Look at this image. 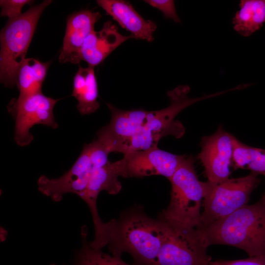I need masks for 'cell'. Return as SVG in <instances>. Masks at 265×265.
I'll use <instances>...</instances> for the list:
<instances>
[{
	"instance_id": "6da1fadb",
	"label": "cell",
	"mask_w": 265,
	"mask_h": 265,
	"mask_svg": "<svg viewBox=\"0 0 265 265\" xmlns=\"http://www.w3.org/2000/svg\"><path fill=\"white\" fill-rule=\"evenodd\" d=\"M107 245L114 256L128 253L136 265H155L166 226L134 205L122 212L117 219L106 222Z\"/></svg>"
},
{
	"instance_id": "7a4b0ae2",
	"label": "cell",
	"mask_w": 265,
	"mask_h": 265,
	"mask_svg": "<svg viewBox=\"0 0 265 265\" xmlns=\"http://www.w3.org/2000/svg\"><path fill=\"white\" fill-rule=\"evenodd\" d=\"M201 229L210 246L239 248L249 257L265 255V205L260 200Z\"/></svg>"
},
{
	"instance_id": "3957f363",
	"label": "cell",
	"mask_w": 265,
	"mask_h": 265,
	"mask_svg": "<svg viewBox=\"0 0 265 265\" xmlns=\"http://www.w3.org/2000/svg\"><path fill=\"white\" fill-rule=\"evenodd\" d=\"M194 163L192 156L186 157L169 180L170 202L158 216L168 226L197 228L200 225L202 202L213 184L199 180Z\"/></svg>"
},
{
	"instance_id": "277c9868",
	"label": "cell",
	"mask_w": 265,
	"mask_h": 265,
	"mask_svg": "<svg viewBox=\"0 0 265 265\" xmlns=\"http://www.w3.org/2000/svg\"><path fill=\"white\" fill-rule=\"evenodd\" d=\"M52 1L44 0L19 16L9 19L1 30L0 78L5 86L17 85L18 73L26 58L39 19Z\"/></svg>"
},
{
	"instance_id": "5b68a950",
	"label": "cell",
	"mask_w": 265,
	"mask_h": 265,
	"mask_svg": "<svg viewBox=\"0 0 265 265\" xmlns=\"http://www.w3.org/2000/svg\"><path fill=\"white\" fill-rule=\"evenodd\" d=\"M190 88L181 85L167 92L169 106L158 110V114L137 133L121 142L118 152L123 155L158 146L160 139L172 135L179 138L183 136L185 129L181 122L175 121L177 115L189 106L203 100L210 98V95L191 98L188 96Z\"/></svg>"
},
{
	"instance_id": "8992f818",
	"label": "cell",
	"mask_w": 265,
	"mask_h": 265,
	"mask_svg": "<svg viewBox=\"0 0 265 265\" xmlns=\"http://www.w3.org/2000/svg\"><path fill=\"white\" fill-rule=\"evenodd\" d=\"M258 176L251 172L213 184L203 200L204 210L197 228L208 226L247 205L251 194L260 183Z\"/></svg>"
},
{
	"instance_id": "52a82bcc",
	"label": "cell",
	"mask_w": 265,
	"mask_h": 265,
	"mask_svg": "<svg viewBox=\"0 0 265 265\" xmlns=\"http://www.w3.org/2000/svg\"><path fill=\"white\" fill-rule=\"evenodd\" d=\"M166 226L155 265H210L209 246L201 229Z\"/></svg>"
},
{
	"instance_id": "ba28073f",
	"label": "cell",
	"mask_w": 265,
	"mask_h": 265,
	"mask_svg": "<svg viewBox=\"0 0 265 265\" xmlns=\"http://www.w3.org/2000/svg\"><path fill=\"white\" fill-rule=\"evenodd\" d=\"M58 100L44 95L41 91L19 96L9 104L8 109L15 121L14 139L18 145L26 146L33 140L30 130L35 125L58 127L53 113Z\"/></svg>"
},
{
	"instance_id": "9c48e42d",
	"label": "cell",
	"mask_w": 265,
	"mask_h": 265,
	"mask_svg": "<svg viewBox=\"0 0 265 265\" xmlns=\"http://www.w3.org/2000/svg\"><path fill=\"white\" fill-rule=\"evenodd\" d=\"M233 136L219 126L214 133L202 138L201 150L197 158L204 166L208 181L212 184H220L229 178Z\"/></svg>"
},
{
	"instance_id": "30bf717a",
	"label": "cell",
	"mask_w": 265,
	"mask_h": 265,
	"mask_svg": "<svg viewBox=\"0 0 265 265\" xmlns=\"http://www.w3.org/2000/svg\"><path fill=\"white\" fill-rule=\"evenodd\" d=\"M186 157L162 150L158 146L124 155L122 177L161 175L169 180Z\"/></svg>"
},
{
	"instance_id": "8fae6325",
	"label": "cell",
	"mask_w": 265,
	"mask_h": 265,
	"mask_svg": "<svg viewBox=\"0 0 265 265\" xmlns=\"http://www.w3.org/2000/svg\"><path fill=\"white\" fill-rule=\"evenodd\" d=\"M123 163L121 159L109 161L105 165L95 168L86 189L79 196L87 205L92 215L94 226V240L101 241L106 233V223L101 219L97 209V201L99 193L106 191L109 194L118 193L121 184L118 180L122 177Z\"/></svg>"
},
{
	"instance_id": "7c38bea8",
	"label": "cell",
	"mask_w": 265,
	"mask_h": 265,
	"mask_svg": "<svg viewBox=\"0 0 265 265\" xmlns=\"http://www.w3.org/2000/svg\"><path fill=\"white\" fill-rule=\"evenodd\" d=\"M88 144L84 145L75 162L61 177L50 179L41 176L37 181L38 190L55 202L61 201L65 194L72 193L79 196L83 192L95 169L90 160Z\"/></svg>"
},
{
	"instance_id": "4fadbf2b",
	"label": "cell",
	"mask_w": 265,
	"mask_h": 265,
	"mask_svg": "<svg viewBox=\"0 0 265 265\" xmlns=\"http://www.w3.org/2000/svg\"><path fill=\"white\" fill-rule=\"evenodd\" d=\"M130 38H134L131 34H121L116 25L110 21H107L100 30H94L87 37L71 63L78 64L84 61L89 66L94 67Z\"/></svg>"
},
{
	"instance_id": "5bb4252c",
	"label": "cell",
	"mask_w": 265,
	"mask_h": 265,
	"mask_svg": "<svg viewBox=\"0 0 265 265\" xmlns=\"http://www.w3.org/2000/svg\"><path fill=\"white\" fill-rule=\"evenodd\" d=\"M97 3L122 28L129 31L134 38L148 42L154 40V33L157 28L156 24L144 19L129 1L98 0Z\"/></svg>"
},
{
	"instance_id": "9a60e30c",
	"label": "cell",
	"mask_w": 265,
	"mask_h": 265,
	"mask_svg": "<svg viewBox=\"0 0 265 265\" xmlns=\"http://www.w3.org/2000/svg\"><path fill=\"white\" fill-rule=\"evenodd\" d=\"M101 18L99 12L89 10H81L68 17L59 56L60 62H72L85 39L94 30V26Z\"/></svg>"
},
{
	"instance_id": "2e32d148",
	"label": "cell",
	"mask_w": 265,
	"mask_h": 265,
	"mask_svg": "<svg viewBox=\"0 0 265 265\" xmlns=\"http://www.w3.org/2000/svg\"><path fill=\"white\" fill-rule=\"evenodd\" d=\"M72 96L78 100L77 107L82 115L93 113L99 108L98 83L94 67H79L73 79Z\"/></svg>"
},
{
	"instance_id": "e0dca14e",
	"label": "cell",
	"mask_w": 265,
	"mask_h": 265,
	"mask_svg": "<svg viewBox=\"0 0 265 265\" xmlns=\"http://www.w3.org/2000/svg\"><path fill=\"white\" fill-rule=\"evenodd\" d=\"M233 19L234 30L244 37L259 30L265 23V0H241Z\"/></svg>"
},
{
	"instance_id": "ac0fdd59",
	"label": "cell",
	"mask_w": 265,
	"mask_h": 265,
	"mask_svg": "<svg viewBox=\"0 0 265 265\" xmlns=\"http://www.w3.org/2000/svg\"><path fill=\"white\" fill-rule=\"evenodd\" d=\"M49 62H42L33 58H26L22 64L17 77V86L20 97L42 91Z\"/></svg>"
},
{
	"instance_id": "d6986e66",
	"label": "cell",
	"mask_w": 265,
	"mask_h": 265,
	"mask_svg": "<svg viewBox=\"0 0 265 265\" xmlns=\"http://www.w3.org/2000/svg\"><path fill=\"white\" fill-rule=\"evenodd\" d=\"M232 166L265 177V150L247 145L233 136Z\"/></svg>"
},
{
	"instance_id": "ffe728a7",
	"label": "cell",
	"mask_w": 265,
	"mask_h": 265,
	"mask_svg": "<svg viewBox=\"0 0 265 265\" xmlns=\"http://www.w3.org/2000/svg\"><path fill=\"white\" fill-rule=\"evenodd\" d=\"M87 230L81 229V247L74 254V265H130L122 260L121 257L109 255L101 250L95 249L87 239Z\"/></svg>"
},
{
	"instance_id": "44dd1931",
	"label": "cell",
	"mask_w": 265,
	"mask_h": 265,
	"mask_svg": "<svg viewBox=\"0 0 265 265\" xmlns=\"http://www.w3.org/2000/svg\"><path fill=\"white\" fill-rule=\"evenodd\" d=\"M91 161L95 168L105 165L108 161L109 152L97 139L88 144Z\"/></svg>"
},
{
	"instance_id": "7402d4cb",
	"label": "cell",
	"mask_w": 265,
	"mask_h": 265,
	"mask_svg": "<svg viewBox=\"0 0 265 265\" xmlns=\"http://www.w3.org/2000/svg\"><path fill=\"white\" fill-rule=\"evenodd\" d=\"M32 2L33 1L30 0H1L0 15L8 17L9 19L16 18L22 14L21 11L25 5Z\"/></svg>"
},
{
	"instance_id": "603a6c76",
	"label": "cell",
	"mask_w": 265,
	"mask_h": 265,
	"mask_svg": "<svg viewBox=\"0 0 265 265\" xmlns=\"http://www.w3.org/2000/svg\"><path fill=\"white\" fill-rule=\"evenodd\" d=\"M145 2L160 11L164 17L180 23L181 20L177 15L175 3L172 0H145Z\"/></svg>"
},
{
	"instance_id": "cb8c5ba5",
	"label": "cell",
	"mask_w": 265,
	"mask_h": 265,
	"mask_svg": "<svg viewBox=\"0 0 265 265\" xmlns=\"http://www.w3.org/2000/svg\"><path fill=\"white\" fill-rule=\"evenodd\" d=\"M210 265H265V255L235 260H217Z\"/></svg>"
},
{
	"instance_id": "d4e9b609",
	"label": "cell",
	"mask_w": 265,
	"mask_h": 265,
	"mask_svg": "<svg viewBox=\"0 0 265 265\" xmlns=\"http://www.w3.org/2000/svg\"><path fill=\"white\" fill-rule=\"evenodd\" d=\"M260 200L263 202V203L265 205V191L264 192L263 194L262 195Z\"/></svg>"
},
{
	"instance_id": "484cf974",
	"label": "cell",
	"mask_w": 265,
	"mask_h": 265,
	"mask_svg": "<svg viewBox=\"0 0 265 265\" xmlns=\"http://www.w3.org/2000/svg\"><path fill=\"white\" fill-rule=\"evenodd\" d=\"M50 265H57L55 264H51Z\"/></svg>"
}]
</instances>
